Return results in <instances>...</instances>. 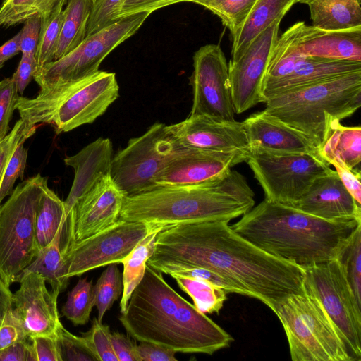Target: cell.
Listing matches in <instances>:
<instances>
[{"instance_id": "obj_1", "label": "cell", "mask_w": 361, "mask_h": 361, "mask_svg": "<svg viewBox=\"0 0 361 361\" xmlns=\"http://www.w3.org/2000/svg\"><path fill=\"white\" fill-rule=\"evenodd\" d=\"M185 264L219 274L235 293L254 298L274 313L288 296L302 293L304 269L258 248L226 221L179 223L157 235L150 267Z\"/></svg>"}, {"instance_id": "obj_2", "label": "cell", "mask_w": 361, "mask_h": 361, "mask_svg": "<svg viewBox=\"0 0 361 361\" xmlns=\"http://www.w3.org/2000/svg\"><path fill=\"white\" fill-rule=\"evenodd\" d=\"M118 319L135 340L176 353L211 355L233 341L206 314L176 292L162 273L148 265Z\"/></svg>"}, {"instance_id": "obj_3", "label": "cell", "mask_w": 361, "mask_h": 361, "mask_svg": "<svg viewBox=\"0 0 361 361\" xmlns=\"http://www.w3.org/2000/svg\"><path fill=\"white\" fill-rule=\"evenodd\" d=\"M360 224L323 219L264 199L231 228L262 250L304 269L337 258Z\"/></svg>"}, {"instance_id": "obj_4", "label": "cell", "mask_w": 361, "mask_h": 361, "mask_svg": "<svg viewBox=\"0 0 361 361\" xmlns=\"http://www.w3.org/2000/svg\"><path fill=\"white\" fill-rule=\"evenodd\" d=\"M245 178L230 170L213 183L200 187H158L125 197L119 219L164 226L241 216L255 205Z\"/></svg>"}, {"instance_id": "obj_5", "label": "cell", "mask_w": 361, "mask_h": 361, "mask_svg": "<svg viewBox=\"0 0 361 361\" xmlns=\"http://www.w3.org/2000/svg\"><path fill=\"white\" fill-rule=\"evenodd\" d=\"M263 111L307 135L318 147L332 123L361 106V71L295 87L268 97Z\"/></svg>"}, {"instance_id": "obj_6", "label": "cell", "mask_w": 361, "mask_h": 361, "mask_svg": "<svg viewBox=\"0 0 361 361\" xmlns=\"http://www.w3.org/2000/svg\"><path fill=\"white\" fill-rule=\"evenodd\" d=\"M118 92L116 74L99 71L74 83L39 90L34 98L20 95L16 109L27 126L50 124L59 134L93 123Z\"/></svg>"}, {"instance_id": "obj_7", "label": "cell", "mask_w": 361, "mask_h": 361, "mask_svg": "<svg viewBox=\"0 0 361 361\" xmlns=\"http://www.w3.org/2000/svg\"><path fill=\"white\" fill-rule=\"evenodd\" d=\"M275 314L284 329L293 361H353L340 331L312 295L293 294Z\"/></svg>"}, {"instance_id": "obj_8", "label": "cell", "mask_w": 361, "mask_h": 361, "mask_svg": "<svg viewBox=\"0 0 361 361\" xmlns=\"http://www.w3.org/2000/svg\"><path fill=\"white\" fill-rule=\"evenodd\" d=\"M41 173L20 182L0 207V276L10 286L36 257L35 219L43 186Z\"/></svg>"}, {"instance_id": "obj_9", "label": "cell", "mask_w": 361, "mask_h": 361, "mask_svg": "<svg viewBox=\"0 0 361 361\" xmlns=\"http://www.w3.org/2000/svg\"><path fill=\"white\" fill-rule=\"evenodd\" d=\"M182 148L167 126L155 123L113 157L109 175L124 197L153 190L157 174Z\"/></svg>"}, {"instance_id": "obj_10", "label": "cell", "mask_w": 361, "mask_h": 361, "mask_svg": "<svg viewBox=\"0 0 361 361\" xmlns=\"http://www.w3.org/2000/svg\"><path fill=\"white\" fill-rule=\"evenodd\" d=\"M149 15L140 12L122 17L87 36L71 52L36 71L33 78L43 90L69 85L92 75L99 71L106 56L133 35Z\"/></svg>"}, {"instance_id": "obj_11", "label": "cell", "mask_w": 361, "mask_h": 361, "mask_svg": "<svg viewBox=\"0 0 361 361\" xmlns=\"http://www.w3.org/2000/svg\"><path fill=\"white\" fill-rule=\"evenodd\" d=\"M262 187L265 200L288 205L298 200L330 164L307 153H271L252 149L245 161Z\"/></svg>"}, {"instance_id": "obj_12", "label": "cell", "mask_w": 361, "mask_h": 361, "mask_svg": "<svg viewBox=\"0 0 361 361\" xmlns=\"http://www.w3.org/2000/svg\"><path fill=\"white\" fill-rule=\"evenodd\" d=\"M303 291L314 296L336 325L353 361L361 360V305L337 258L304 269Z\"/></svg>"}, {"instance_id": "obj_13", "label": "cell", "mask_w": 361, "mask_h": 361, "mask_svg": "<svg viewBox=\"0 0 361 361\" xmlns=\"http://www.w3.org/2000/svg\"><path fill=\"white\" fill-rule=\"evenodd\" d=\"M150 223L118 219L104 230L62 251L66 276H80L98 267L118 264L146 236Z\"/></svg>"}, {"instance_id": "obj_14", "label": "cell", "mask_w": 361, "mask_h": 361, "mask_svg": "<svg viewBox=\"0 0 361 361\" xmlns=\"http://www.w3.org/2000/svg\"><path fill=\"white\" fill-rule=\"evenodd\" d=\"M190 84L193 97L189 116L235 121L228 65L220 46L207 44L195 53Z\"/></svg>"}, {"instance_id": "obj_15", "label": "cell", "mask_w": 361, "mask_h": 361, "mask_svg": "<svg viewBox=\"0 0 361 361\" xmlns=\"http://www.w3.org/2000/svg\"><path fill=\"white\" fill-rule=\"evenodd\" d=\"M283 18L275 20L257 36L236 60H230L228 78L235 114L264 103L263 87L271 53Z\"/></svg>"}, {"instance_id": "obj_16", "label": "cell", "mask_w": 361, "mask_h": 361, "mask_svg": "<svg viewBox=\"0 0 361 361\" xmlns=\"http://www.w3.org/2000/svg\"><path fill=\"white\" fill-rule=\"evenodd\" d=\"M124 195L105 176L73 205L61 239V250L115 224L120 216Z\"/></svg>"}, {"instance_id": "obj_17", "label": "cell", "mask_w": 361, "mask_h": 361, "mask_svg": "<svg viewBox=\"0 0 361 361\" xmlns=\"http://www.w3.org/2000/svg\"><path fill=\"white\" fill-rule=\"evenodd\" d=\"M243 151H209L182 148L155 178L157 187H200L213 183L234 166L245 161Z\"/></svg>"}, {"instance_id": "obj_18", "label": "cell", "mask_w": 361, "mask_h": 361, "mask_svg": "<svg viewBox=\"0 0 361 361\" xmlns=\"http://www.w3.org/2000/svg\"><path fill=\"white\" fill-rule=\"evenodd\" d=\"M18 282L20 288L13 295V310L30 338L56 334L62 325L57 308L59 294L49 291L39 274L23 271Z\"/></svg>"}, {"instance_id": "obj_19", "label": "cell", "mask_w": 361, "mask_h": 361, "mask_svg": "<svg viewBox=\"0 0 361 361\" xmlns=\"http://www.w3.org/2000/svg\"><path fill=\"white\" fill-rule=\"evenodd\" d=\"M183 148L209 151H243L250 145L243 122L217 121L202 116H188L184 121L167 126Z\"/></svg>"}, {"instance_id": "obj_20", "label": "cell", "mask_w": 361, "mask_h": 361, "mask_svg": "<svg viewBox=\"0 0 361 361\" xmlns=\"http://www.w3.org/2000/svg\"><path fill=\"white\" fill-rule=\"evenodd\" d=\"M290 206L329 221L361 220V204L346 190L334 170L316 179Z\"/></svg>"}, {"instance_id": "obj_21", "label": "cell", "mask_w": 361, "mask_h": 361, "mask_svg": "<svg viewBox=\"0 0 361 361\" xmlns=\"http://www.w3.org/2000/svg\"><path fill=\"white\" fill-rule=\"evenodd\" d=\"M243 123L251 149L320 157L319 148L307 135L264 111L251 114Z\"/></svg>"}, {"instance_id": "obj_22", "label": "cell", "mask_w": 361, "mask_h": 361, "mask_svg": "<svg viewBox=\"0 0 361 361\" xmlns=\"http://www.w3.org/2000/svg\"><path fill=\"white\" fill-rule=\"evenodd\" d=\"M297 51L306 56L361 61V27L324 30L298 22Z\"/></svg>"}, {"instance_id": "obj_23", "label": "cell", "mask_w": 361, "mask_h": 361, "mask_svg": "<svg viewBox=\"0 0 361 361\" xmlns=\"http://www.w3.org/2000/svg\"><path fill=\"white\" fill-rule=\"evenodd\" d=\"M112 158L111 141L100 137L76 154L64 159L66 165L71 166L75 173L70 192L64 201L68 216L75 203L103 177L109 174Z\"/></svg>"}, {"instance_id": "obj_24", "label": "cell", "mask_w": 361, "mask_h": 361, "mask_svg": "<svg viewBox=\"0 0 361 361\" xmlns=\"http://www.w3.org/2000/svg\"><path fill=\"white\" fill-rule=\"evenodd\" d=\"M360 71L361 61L306 56L290 74L264 86L263 96L266 102L286 90Z\"/></svg>"}, {"instance_id": "obj_25", "label": "cell", "mask_w": 361, "mask_h": 361, "mask_svg": "<svg viewBox=\"0 0 361 361\" xmlns=\"http://www.w3.org/2000/svg\"><path fill=\"white\" fill-rule=\"evenodd\" d=\"M298 0H257L239 30L232 36L231 59H238L253 39L275 20L283 18Z\"/></svg>"}, {"instance_id": "obj_26", "label": "cell", "mask_w": 361, "mask_h": 361, "mask_svg": "<svg viewBox=\"0 0 361 361\" xmlns=\"http://www.w3.org/2000/svg\"><path fill=\"white\" fill-rule=\"evenodd\" d=\"M320 157L331 165L337 163L355 169L361 161V128L331 123L329 134L319 148Z\"/></svg>"}, {"instance_id": "obj_27", "label": "cell", "mask_w": 361, "mask_h": 361, "mask_svg": "<svg viewBox=\"0 0 361 361\" xmlns=\"http://www.w3.org/2000/svg\"><path fill=\"white\" fill-rule=\"evenodd\" d=\"M47 183L46 182L43 186L36 213L35 245L37 253L50 245L57 236H63L68 220L64 201L48 187Z\"/></svg>"}, {"instance_id": "obj_28", "label": "cell", "mask_w": 361, "mask_h": 361, "mask_svg": "<svg viewBox=\"0 0 361 361\" xmlns=\"http://www.w3.org/2000/svg\"><path fill=\"white\" fill-rule=\"evenodd\" d=\"M312 26L324 30L361 27L360 0H312L309 4Z\"/></svg>"}, {"instance_id": "obj_29", "label": "cell", "mask_w": 361, "mask_h": 361, "mask_svg": "<svg viewBox=\"0 0 361 361\" xmlns=\"http://www.w3.org/2000/svg\"><path fill=\"white\" fill-rule=\"evenodd\" d=\"M93 0H68L54 56L58 60L78 47L86 38Z\"/></svg>"}, {"instance_id": "obj_30", "label": "cell", "mask_w": 361, "mask_h": 361, "mask_svg": "<svg viewBox=\"0 0 361 361\" xmlns=\"http://www.w3.org/2000/svg\"><path fill=\"white\" fill-rule=\"evenodd\" d=\"M150 224L151 227L146 236L120 262L123 265L121 313L125 311L133 291L143 278L147 261L154 251L157 233L166 226L159 224Z\"/></svg>"}, {"instance_id": "obj_31", "label": "cell", "mask_w": 361, "mask_h": 361, "mask_svg": "<svg viewBox=\"0 0 361 361\" xmlns=\"http://www.w3.org/2000/svg\"><path fill=\"white\" fill-rule=\"evenodd\" d=\"M61 238V235L57 236L50 245L39 251L23 271L39 274L51 286V290L58 294L66 288L69 281L66 276Z\"/></svg>"}, {"instance_id": "obj_32", "label": "cell", "mask_w": 361, "mask_h": 361, "mask_svg": "<svg viewBox=\"0 0 361 361\" xmlns=\"http://www.w3.org/2000/svg\"><path fill=\"white\" fill-rule=\"evenodd\" d=\"M67 0H4L0 6V27L24 23L35 16L41 18L51 13Z\"/></svg>"}, {"instance_id": "obj_33", "label": "cell", "mask_w": 361, "mask_h": 361, "mask_svg": "<svg viewBox=\"0 0 361 361\" xmlns=\"http://www.w3.org/2000/svg\"><path fill=\"white\" fill-rule=\"evenodd\" d=\"M177 284L193 300L195 307L204 314H219L226 300L227 293L207 281L175 276Z\"/></svg>"}, {"instance_id": "obj_34", "label": "cell", "mask_w": 361, "mask_h": 361, "mask_svg": "<svg viewBox=\"0 0 361 361\" xmlns=\"http://www.w3.org/2000/svg\"><path fill=\"white\" fill-rule=\"evenodd\" d=\"M94 306L92 281L80 279L68 293L61 311L63 315L73 325H84L89 322Z\"/></svg>"}, {"instance_id": "obj_35", "label": "cell", "mask_w": 361, "mask_h": 361, "mask_svg": "<svg viewBox=\"0 0 361 361\" xmlns=\"http://www.w3.org/2000/svg\"><path fill=\"white\" fill-rule=\"evenodd\" d=\"M257 0H190L216 15L233 36L243 25Z\"/></svg>"}, {"instance_id": "obj_36", "label": "cell", "mask_w": 361, "mask_h": 361, "mask_svg": "<svg viewBox=\"0 0 361 361\" xmlns=\"http://www.w3.org/2000/svg\"><path fill=\"white\" fill-rule=\"evenodd\" d=\"M64 5V3L60 4L51 13L41 18V30L36 54V71L54 61L63 21Z\"/></svg>"}, {"instance_id": "obj_37", "label": "cell", "mask_w": 361, "mask_h": 361, "mask_svg": "<svg viewBox=\"0 0 361 361\" xmlns=\"http://www.w3.org/2000/svg\"><path fill=\"white\" fill-rule=\"evenodd\" d=\"M94 306L97 310V319L102 322L107 310L118 299L123 292V281L117 264L112 263L107 266L93 286Z\"/></svg>"}, {"instance_id": "obj_38", "label": "cell", "mask_w": 361, "mask_h": 361, "mask_svg": "<svg viewBox=\"0 0 361 361\" xmlns=\"http://www.w3.org/2000/svg\"><path fill=\"white\" fill-rule=\"evenodd\" d=\"M337 259L357 301L361 305V224L355 228Z\"/></svg>"}, {"instance_id": "obj_39", "label": "cell", "mask_w": 361, "mask_h": 361, "mask_svg": "<svg viewBox=\"0 0 361 361\" xmlns=\"http://www.w3.org/2000/svg\"><path fill=\"white\" fill-rule=\"evenodd\" d=\"M152 269L162 274H169L173 278L181 276L205 281L224 289L227 293H235V288L228 281L219 274L206 268L185 264H164L157 265Z\"/></svg>"}, {"instance_id": "obj_40", "label": "cell", "mask_w": 361, "mask_h": 361, "mask_svg": "<svg viewBox=\"0 0 361 361\" xmlns=\"http://www.w3.org/2000/svg\"><path fill=\"white\" fill-rule=\"evenodd\" d=\"M62 361H97L83 336H77L63 324L56 331Z\"/></svg>"}, {"instance_id": "obj_41", "label": "cell", "mask_w": 361, "mask_h": 361, "mask_svg": "<svg viewBox=\"0 0 361 361\" xmlns=\"http://www.w3.org/2000/svg\"><path fill=\"white\" fill-rule=\"evenodd\" d=\"M109 326L99 322L97 318L94 319L90 329L83 334L82 336L97 361H118L114 351Z\"/></svg>"}, {"instance_id": "obj_42", "label": "cell", "mask_w": 361, "mask_h": 361, "mask_svg": "<svg viewBox=\"0 0 361 361\" xmlns=\"http://www.w3.org/2000/svg\"><path fill=\"white\" fill-rule=\"evenodd\" d=\"M27 137H24L16 147L5 169L0 188V201L11 195L18 178H22L26 166L28 150L24 147Z\"/></svg>"}, {"instance_id": "obj_43", "label": "cell", "mask_w": 361, "mask_h": 361, "mask_svg": "<svg viewBox=\"0 0 361 361\" xmlns=\"http://www.w3.org/2000/svg\"><path fill=\"white\" fill-rule=\"evenodd\" d=\"M37 127V126H27L23 120L20 118L15 123L11 131L0 140V188L6 167L16 147L24 137L29 138L33 135Z\"/></svg>"}, {"instance_id": "obj_44", "label": "cell", "mask_w": 361, "mask_h": 361, "mask_svg": "<svg viewBox=\"0 0 361 361\" xmlns=\"http://www.w3.org/2000/svg\"><path fill=\"white\" fill-rule=\"evenodd\" d=\"M123 1L124 0L94 1L88 20L87 36L95 33L118 20L117 16Z\"/></svg>"}, {"instance_id": "obj_45", "label": "cell", "mask_w": 361, "mask_h": 361, "mask_svg": "<svg viewBox=\"0 0 361 361\" xmlns=\"http://www.w3.org/2000/svg\"><path fill=\"white\" fill-rule=\"evenodd\" d=\"M12 78L0 81V140L9 130V123L20 97Z\"/></svg>"}, {"instance_id": "obj_46", "label": "cell", "mask_w": 361, "mask_h": 361, "mask_svg": "<svg viewBox=\"0 0 361 361\" xmlns=\"http://www.w3.org/2000/svg\"><path fill=\"white\" fill-rule=\"evenodd\" d=\"M28 339L13 312V307L9 308L0 321V350L16 342Z\"/></svg>"}, {"instance_id": "obj_47", "label": "cell", "mask_w": 361, "mask_h": 361, "mask_svg": "<svg viewBox=\"0 0 361 361\" xmlns=\"http://www.w3.org/2000/svg\"><path fill=\"white\" fill-rule=\"evenodd\" d=\"M35 361H62L56 334L30 338Z\"/></svg>"}, {"instance_id": "obj_48", "label": "cell", "mask_w": 361, "mask_h": 361, "mask_svg": "<svg viewBox=\"0 0 361 361\" xmlns=\"http://www.w3.org/2000/svg\"><path fill=\"white\" fill-rule=\"evenodd\" d=\"M42 20L39 16L27 19L20 32V51L22 55L35 57L39 39Z\"/></svg>"}, {"instance_id": "obj_49", "label": "cell", "mask_w": 361, "mask_h": 361, "mask_svg": "<svg viewBox=\"0 0 361 361\" xmlns=\"http://www.w3.org/2000/svg\"><path fill=\"white\" fill-rule=\"evenodd\" d=\"M185 1L190 2V0H124L117 18L140 12L151 13L163 7Z\"/></svg>"}, {"instance_id": "obj_50", "label": "cell", "mask_w": 361, "mask_h": 361, "mask_svg": "<svg viewBox=\"0 0 361 361\" xmlns=\"http://www.w3.org/2000/svg\"><path fill=\"white\" fill-rule=\"evenodd\" d=\"M139 361H177L176 351L147 342L136 345Z\"/></svg>"}, {"instance_id": "obj_51", "label": "cell", "mask_w": 361, "mask_h": 361, "mask_svg": "<svg viewBox=\"0 0 361 361\" xmlns=\"http://www.w3.org/2000/svg\"><path fill=\"white\" fill-rule=\"evenodd\" d=\"M341 181L355 201L361 204V174L359 170L349 169L337 163H331Z\"/></svg>"}, {"instance_id": "obj_52", "label": "cell", "mask_w": 361, "mask_h": 361, "mask_svg": "<svg viewBox=\"0 0 361 361\" xmlns=\"http://www.w3.org/2000/svg\"><path fill=\"white\" fill-rule=\"evenodd\" d=\"M37 69V63L35 57L22 55L16 71L11 77L13 80L18 92L22 95L34 77Z\"/></svg>"}, {"instance_id": "obj_53", "label": "cell", "mask_w": 361, "mask_h": 361, "mask_svg": "<svg viewBox=\"0 0 361 361\" xmlns=\"http://www.w3.org/2000/svg\"><path fill=\"white\" fill-rule=\"evenodd\" d=\"M111 340L118 361H139L135 345L129 337L119 333H111Z\"/></svg>"}, {"instance_id": "obj_54", "label": "cell", "mask_w": 361, "mask_h": 361, "mask_svg": "<svg viewBox=\"0 0 361 361\" xmlns=\"http://www.w3.org/2000/svg\"><path fill=\"white\" fill-rule=\"evenodd\" d=\"M0 361H35L30 338L1 350Z\"/></svg>"}, {"instance_id": "obj_55", "label": "cell", "mask_w": 361, "mask_h": 361, "mask_svg": "<svg viewBox=\"0 0 361 361\" xmlns=\"http://www.w3.org/2000/svg\"><path fill=\"white\" fill-rule=\"evenodd\" d=\"M20 32L0 47V63H4L20 51Z\"/></svg>"}, {"instance_id": "obj_56", "label": "cell", "mask_w": 361, "mask_h": 361, "mask_svg": "<svg viewBox=\"0 0 361 361\" xmlns=\"http://www.w3.org/2000/svg\"><path fill=\"white\" fill-rule=\"evenodd\" d=\"M8 286L0 276V321L7 310L13 307V293Z\"/></svg>"}, {"instance_id": "obj_57", "label": "cell", "mask_w": 361, "mask_h": 361, "mask_svg": "<svg viewBox=\"0 0 361 361\" xmlns=\"http://www.w3.org/2000/svg\"><path fill=\"white\" fill-rule=\"evenodd\" d=\"M312 0H298V2L302 4H309Z\"/></svg>"}, {"instance_id": "obj_58", "label": "cell", "mask_w": 361, "mask_h": 361, "mask_svg": "<svg viewBox=\"0 0 361 361\" xmlns=\"http://www.w3.org/2000/svg\"><path fill=\"white\" fill-rule=\"evenodd\" d=\"M4 63H0V69L3 67Z\"/></svg>"}, {"instance_id": "obj_59", "label": "cell", "mask_w": 361, "mask_h": 361, "mask_svg": "<svg viewBox=\"0 0 361 361\" xmlns=\"http://www.w3.org/2000/svg\"><path fill=\"white\" fill-rule=\"evenodd\" d=\"M96 0H93V2L95 1Z\"/></svg>"}]
</instances>
